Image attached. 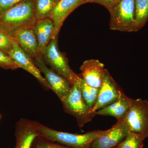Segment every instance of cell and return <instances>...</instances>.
Returning <instances> with one entry per match:
<instances>
[{"mask_svg":"<svg viewBox=\"0 0 148 148\" xmlns=\"http://www.w3.org/2000/svg\"><path fill=\"white\" fill-rule=\"evenodd\" d=\"M35 0H25L0 13V27L12 37L18 30L34 26Z\"/></svg>","mask_w":148,"mask_h":148,"instance_id":"6da1fadb","label":"cell"},{"mask_svg":"<svg viewBox=\"0 0 148 148\" xmlns=\"http://www.w3.org/2000/svg\"><path fill=\"white\" fill-rule=\"evenodd\" d=\"M105 131L95 130L85 134H77L58 131L40 123L38 127L40 136L71 148H91L95 139Z\"/></svg>","mask_w":148,"mask_h":148,"instance_id":"7a4b0ae2","label":"cell"},{"mask_svg":"<svg viewBox=\"0 0 148 148\" xmlns=\"http://www.w3.org/2000/svg\"><path fill=\"white\" fill-rule=\"evenodd\" d=\"M111 30L138 32L135 22V0H120L108 10Z\"/></svg>","mask_w":148,"mask_h":148,"instance_id":"3957f363","label":"cell"},{"mask_svg":"<svg viewBox=\"0 0 148 148\" xmlns=\"http://www.w3.org/2000/svg\"><path fill=\"white\" fill-rule=\"evenodd\" d=\"M61 101L65 112L76 119L80 128L96 115L86 103L77 83L72 85L69 94Z\"/></svg>","mask_w":148,"mask_h":148,"instance_id":"277c9868","label":"cell"},{"mask_svg":"<svg viewBox=\"0 0 148 148\" xmlns=\"http://www.w3.org/2000/svg\"><path fill=\"white\" fill-rule=\"evenodd\" d=\"M122 120L129 132L148 137V101L132 99L131 105Z\"/></svg>","mask_w":148,"mask_h":148,"instance_id":"5b68a950","label":"cell"},{"mask_svg":"<svg viewBox=\"0 0 148 148\" xmlns=\"http://www.w3.org/2000/svg\"><path fill=\"white\" fill-rule=\"evenodd\" d=\"M57 39L58 37L52 39L43 53L42 58L51 70L73 85L80 77L70 68L67 58L58 49Z\"/></svg>","mask_w":148,"mask_h":148,"instance_id":"8992f818","label":"cell"},{"mask_svg":"<svg viewBox=\"0 0 148 148\" xmlns=\"http://www.w3.org/2000/svg\"><path fill=\"white\" fill-rule=\"evenodd\" d=\"M35 64L43 74L51 90H53L60 101L63 100L71 91L72 85L64 78L49 68L44 61L42 56H39L34 60Z\"/></svg>","mask_w":148,"mask_h":148,"instance_id":"52a82bcc","label":"cell"},{"mask_svg":"<svg viewBox=\"0 0 148 148\" xmlns=\"http://www.w3.org/2000/svg\"><path fill=\"white\" fill-rule=\"evenodd\" d=\"M122 91L108 70L106 69L102 84L99 88L97 101L91 110L95 112L113 103L119 97Z\"/></svg>","mask_w":148,"mask_h":148,"instance_id":"ba28073f","label":"cell"},{"mask_svg":"<svg viewBox=\"0 0 148 148\" xmlns=\"http://www.w3.org/2000/svg\"><path fill=\"white\" fill-rule=\"evenodd\" d=\"M8 54L18 65L19 68L30 73L46 89H51L49 85L36 66L33 58L22 50L14 38L13 47Z\"/></svg>","mask_w":148,"mask_h":148,"instance_id":"9c48e42d","label":"cell"},{"mask_svg":"<svg viewBox=\"0 0 148 148\" xmlns=\"http://www.w3.org/2000/svg\"><path fill=\"white\" fill-rule=\"evenodd\" d=\"M40 123L27 119H21L15 126L16 144L14 148H31L35 138L39 136Z\"/></svg>","mask_w":148,"mask_h":148,"instance_id":"30bf717a","label":"cell"},{"mask_svg":"<svg viewBox=\"0 0 148 148\" xmlns=\"http://www.w3.org/2000/svg\"><path fill=\"white\" fill-rule=\"evenodd\" d=\"M122 120L96 138L91 148H115L121 143L128 133Z\"/></svg>","mask_w":148,"mask_h":148,"instance_id":"8fae6325","label":"cell"},{"mask_svg":"<svg viewBox=\"0 0 148 148\" xmlns=\"http://www.w3.org/2000/svg\"><path fill=\"white\" fill-rule=\"evenodd\" d=\"M86 3V0H59L49 18L54 23V29L52 39L58 37L65 19L75 9Z\"/></svg>","mask_w":148,"mask_h":148,"instance_id":"7c38bea8","label":"cell"},{"mask_svg":"<svg viewBox=\"0 0 148 148\" xmlns=\"http://www.w3.org/2000/svg\"><path fill=\"white\" fill-rule=\"evenodd\" d=\"M12 37L22 50L31 56L33 60L38 56H42L40 55L34 26L20 29Z\"/></svg>","mask_w":148,"mask_h":148,"instance_id":"4fadbf2b","label":"cell"},{"mask_svg":"<svg viewBox=\"0 0 148 148\" xmlns=\"http://www.w3.org/2000/svg\"><path fill=\"white\" fill-rule=\"evenodd\" d=\"M80 70L85 82L92 87L100 88L106 70L103 63L97 59L86 60L80 66Z\"/></svg>","mask_w":148,"mask_h":148,"instance_id":"5bb4252c","label":"cell"},{"mask_svg":"<svg viewBox=\"0 0 148 148\" xmlns=\"http://www.w3.org/2000/svg\"><path fill=\"white\" fill-rule=\"evenodd\" d=\"M54 29V23L50 18L37 20L34 29L40 55L42 56L46 49L52 40Z\"/></svg>","mask_w":148,"mask_h":148,"instance_id":"9a60e30c","label":"cell"},{"mask_svg":"<svg viewBox=\"0 0 148 148\" xmlns=\"http://www.w3.org/2000/svg\"><path fill=\"white\" fill-rule=\"evenodd\" d=\"M132 99L127 97L122 91L116 101L110 105L96 111L95 114L96 115L113 116L118 121L120 120L123 119L129 109Z\"/></svg>","mask_w":148,"mask_h":148,"instance_id":"2e32d148","label":"cell"},{"mask_svg":"<svg viewBox=\"0 0 148 148\" xmlns=\"http://www.w3.org/2000/svg\"><path fill=\"white\" fill-rule=\"evenodd\" d=\"M58 0H35V14L37 20L49 18Z\"/></svg>","mask_w":148,"mask_h":148,"instance_id":"e0dca14e","label":"cell"},{"mask_svg":"<svg viewBox=\"0 0 148 148\" xmlns=\"http://www.w3.org/2000/svg\"><path fill=\"white\" fill-rule=\"evenodd\" d=\"M76 83L86 103L90 109H92L97 101L99 88L88 85L81 77L77 80Z\"/></svg>","mask_w":148,"mask_h":148,"instance_id":"ac0fdd59","label":"cell"},{"mask_svg":"<svg viewBox=\"0 0 148 148\" xmlns=\"http://www.w3.org/2000/svg\"><path fill=\"white\" fill-rule=\"evenodd\" d=\"M135 22L139 31L148 21V0H135Z\"/></svg>","mask_w":148,"mask_h":148,"instance_id":"d6986e66","label":"cell"},{"mask_svg":"<svg viewBox=\"0 0 148 148\" xmlns=\"http://www.w3.org/2000/svg\"><path fill=\"white\" fill-rule=\"evenodd\" d=\"M146 138L143 135L128 132L124 140L115 148H142Z\"/></svg>","mask_w":148,"mask_h":148,"instance_id":"ffe728a7","label":"cell"},{"mask_svg":"<svg viewBox=\"0 0 148 148\" xmlns=\"http://www.w3.org/2000/svg\"><path fill=\"white\" fill-rule=\"evenodd\" d=\"M31 148H71L47 140L41 136H37L33 141Z\"/></svg>","mask_w":148,"mask_h":148,"instance_id":"44dd1931","label":"cell"},{"mask_svg":"<svg viewBox=\"0 0 148 148\" xmlns=\"http://www.w3.org/2000/svg\"><path fill=\"white\" fill-rule=\"evenodd\" d=\"M13 37L0 27V50L8 53L13 47Z\"/></svg>","mask_w":148,"mask_h":148,"instance_id":"7402d4cb","label":"cell"},{"mask_svg":"<svg viewBox=\"0 0 148 148\" xmlns=\"http://www.w3.org/2000/svg\"><path fill=\"white\" fill-rule=\"evenodd\" d=\"M0 67L4 69L15 70L19 66L10 58L7 53L0 50Z\"/></svg>","mask_w":148,"mask_h":148,"instance_id":"603a6c76","label":"cell"},{"mask_svg":"<svg viewBox=\"0 0 148 148\" xmlns=\"http://www.w3.org/2000/svg\"><path fill=\"white\" fill-rule=\"evenodd\" d=\"M25 0H0V13Z\"/></svg>","mask_w":148,"mask_h":148,"instance_id":"cb8c5ba5","label":"cell"},{"mask_svg":"<svg viewBox=\"0 0 148 148\" xmlns=\"http://www.w3.org/2000/svg\"><path fill=\"white\" fill-rule=\"evenodd\" d=\"M120 0H86V3H95L106 8L108 10L112 7Z\"/></svg>","mask_w":148,"mask_h":148,"instance_id":"d4e9b609","label":"cell"},{"mask_svg":"<svg viewBox=\"0 0 148 148\" xmlns=\"http://www.w3.org/2000/svg\"><path fill=\"white\" fill-rule=\"evenodd\" d=\"M1 114H0V119H1Z\"/></svg>","mask_w":148,"mask_h":148,"instance_id":"484cf974","label":"cell"},{"mask_svg":"<svg viewBox=\"0 0 148 148\" xmlns=\"http://www.w3.org/2000/svg\"><path fill=\"white\" fill-rule=\"evenodd\" d=\"M58 1H59V0H58Z\"/></svg>","mask_w":148,"mask_h":148,"instance_id":"4316f807","label":"cell"}]
</instances>
